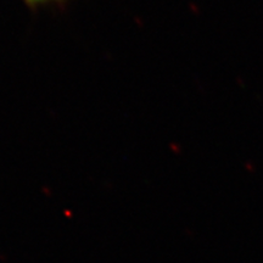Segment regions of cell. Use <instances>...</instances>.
<instances>
[{
    "mask_svg": "<svg viewBox=\"0 0 263 263\" xmlns=\"http://www.w3.org/2000/svg\"><path fill=\"white\" fill-rule=\"evenodd\" d=\"M27 2L29 4H43V2H48V1H51V0H26Z\"/></svg>",
    "mask_w": 263,
    "mask_h": 263,
    "instance_id": "obj_1",
    "label": "cell"
}]
</instances>
